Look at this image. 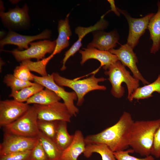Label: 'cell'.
Here are the masks:
<instances>
[{
  "label": "cell",
  "instance_id": "obj_27",
  "mask_svg": "<svg viewBox=\"0 0 160 160\" xmlns=\"http://www.w3.org/2000/svg\"><path fill=\"white\" fill-rule=\"evenodd\" d=\"M53 57L50 55L41 60L33 62L30 60H26L22 61L20 63L26 66L31 71L35 72L41 75V76H44L48 75L46 71V66Z\"/></svg>",
  "mask_w": 160,
  "mask_h": 160
},
{
  "label": "cell",
  "instance_id": "obj_30",
  "mask_svg": "<svg viewBox=\"0 0 160 160\" xmlns=\"http://www.w3.org/2000/svg\"><path fill=\"white\" fill-rule=\"evenodd\" d=\"M14 75L16 78L25 81H33V74L25 65L21 63L17 66L13 71Z\"/></svg>",
  "mask_w": 160,
  "mask_h": 160
},
{
  "label": "cell",
  "instance_id": "obj_35",
  "mask_svg": "<svg viewBox=\"0 0 160 160\" xmlns=\"http://www.w3.org/2000/svg\"><path fill=\"white\" fill-rule=\"evenodd\" d=\"M108 1L111 4V9L110 10L108 11L107 12H109L111 11H113L116 15L119 16L120 15V13L119 12V11L117 9V8L116 7L114 4V0H108Z\"/></svg>",
  "mask_w": 160,
  "mask_h": 160
},
{
  "label": "cell",
  "instance_id": "obj_18",
  "mask_svg": "<svg viewBox=\"0 0 160 160\" xmlns=\"http://www.w3.org/2000/svg\"><path fill=\"white\" fill-rule=\"evenodd\" d=\"M86 145L82 132L79 130H76L71 143L62 151L60 160H77L80 155L83 153Z\"/></svg>",
  "mask_w": 160,
  "mask_h": 160
},
{
  "label": "cell",
  "instance_id": "obj_17",
  "mask_svg": "<svg viewBox=\"0 0 160 160\" xmlns=\"http://www.w3.org/2000/svg\"><path fill=\"white\" fill-rule=\"evenodd\" d=\"M81 55L80 63L83 65L89 59H95L100 63L99 69L102 67L105 71L107 70L112 65L119 61L118 57L109 51L101 50L96 48H83L79 51Z\"/></svg>",
  "mask_w": 160,
  "mask_h": 160
},
{
  "label": "cell",
  "instance_id": "obj_12",
  "mask_svg": "<svg viewBox=\"0 0 160 160\" xmlns=\"http://www.w3.org/2000/svg\"><path fill=\"white\" fill-rule=\"evenodd\" d=\"M30 106L26 103L14 99L0 101V127H4L15 121L23 115Z\"/></svg>",
  "mask_w": 160,
  "mask_h": 160
},
{
  "label": "cell",
  "instance_id": "obj_31",
  "mask_svg": "<svg viewBox=\"0 0 160 160\" xmlns=\"http://www.w3.org/2000/svg\"><path fill=\"white\" fill-rule=\"evenodd\" d=\"M134 152L132 149L127 150L113 152V154L117 160H155L154 157L151 155L145 156V158H139L129 154Z\"/></svg>",
  "mask_w": 160,
  "mask_h": 160
},
{
  "label": "cell",
  "instance_id": "obj_33",
  "mask_svg": "<svg viewBox=\"0 0 160 160\" xmlns=\"http://www.w3.org/2000/svg\"><path fill=\"white\" fill-rule=\"evenodd\" d=\"M31 150L11 153L0 156V160H29Z\"/></svg>",
  "mask_w": 160,
  "mask_h": 160
},
{
  "label": "cell",
  "instance_id": "obj_21",
  "mask_svg": "<svg viewBox=\"0 0 160 160\" xmlns=\"http://www.w3.org/2000/svg\"><path fill=\"white\" fill-rule=\"evenodd\" d=\"M156 92L160 93V74L153 82L138 88L128 100L132 102L133 99L138 100L147 99L153 97L152 94Z\"/></svg>",
  "mask_w": 160,
  "mask_h": 160
},
{
  "label": "cell",
  "instance_id": "obj_20",
  "mask_svg": "<svg viewBox=\"0 0 160 160\" xmlns=\"http://www.w3.org/2000/svg\"><path fill=\"white\" fill-rule=\"evenodd\" d=\"M157 5L158 10L151 18L148 25L150 34V39L153 42L150 49L151 53L155 54L160 48V1Z\"/></svg>",
  "mask_w": 160,
  "mask_h": 160
},
{
  "label": "cell",
  "instance_id": "obj_22",
  "mask_svg": "<svg viewBox=\"0 0 160 160\" xmlns=\"http://www.w3.org/2000/svg\"><path fill=\"white\" fill-rule=\"evenodd\" d=\"M61 99L54 92L46 88L31 97L25 103L28 105L33 104L45 105L59 101Z\"/></svg>",
  "mask_w": 160,
  "mask_h": 160
},
{
  "label": "cell",
  "instance_id": "obj_1",
  "mask_svg": "<svg viewBox=\"0 0 160 160\" xmlns=\"http://www.w3.org/2000/svg\"><path fill=\"white\" fill-rule=\"evenodd\" d=\"M134 122L131 115L124 111L114 124L97 134L84 138L86 144L103 143L113 152L124 151L129 146L131 132Z\"/></svg>",
  "mask_w": 160,
  "mask_h": 160
},
{
  "label": "cell",
  "instance_id": "obj_14",
  "mask_svg": "<svg viewBox=\"0 0 160 160\" xmlns=\"http://www.w3.org/2000/svg\"><path fill=\"white\" fill-rule=\"evenodd\" d=\"M51 36V32L49 30H45L41 33L35 36L22 35L12 30H9L7 34L0 41V47L2 49L7 44H13L18 47L17 49L23 50L28 49V44L32 41L39 39L49 38Z\"/></svg>",
  "mask_w": 160,
  "mask_h": 160
},
{
  "label": "cell",
  "instance_id": "obj_23",
  "mask_svg": "<svg viewBox=\"0 0 160 160\" xmlns=\"http://www.w3.org/2000/svg\"><path fill=\"white\" fill-rule=\"evenodd\" d=\"M41 142L49 160H60L62 151L53 140L39 131L37 137Z\"/></svg>",
  "mask_w": 160,
  "mask_h": 160
},
{
  "label": "cell",
  "instance_id": "obj_10",
  "mask_svg": "<svg viewBox=\"0 0 160 160\" xmlns=\"http://www.w3.org/2000/svg\"><path fill=\"white\" fill-rule=\"evenodd\" d=\"M38 120L71 122L72 116L64 103L57 101L47 105L34 104Z\"/></svg>",
  "mask_w": 160,
  "mask_h": 160
},
{
  "label": "cell",
  "instance_id": "obj_28",
  "mask_svg": "<svg viewBox=\"0 0 160 160\" xmlns=\"http://www.w3.org/2000/svg\"><path fill=\"white\" fill-rule=\"evenodd\" d=\"M3 82L11 88V91H19L25 87L32 85L35 83L22 80L12 74H8L5 75L4 78Z\"/></svg>",
  "mask_w": 160,
  "mask_h": 160
},
{
  "label": "cell",
  "instance_id": "obj_11",
  "mask_svg": "<svg viewBox=\"0 0 160 160\" xmlns=\"http://www.w3.org/2000/svg\"><path fill=\"white\" fill-rule=\"evenodd\" d=\"M126 19L129 25V33L126 43L133 49L138 44L140 37L148 29L149 21L154 14L151 13L140 18L132 17L126 11L117 8Z\"/></svg>",
  "mask_w": 160,
  "mask_h": 160
},
{
  "label": "cell",
  "instance_id": "obj_19",
  "mask_svg": "<svg viewBox=\"0 0 160 160\" xmlns=\"http://www.w3.org/2000/svg\"><path fill=\"white\" fill-rule=\"evenodd\" d=\"M69 14H68L64 20H60L58 21V35L56 40V45L55 50L51 55L53 57L55 55L60 53L69 46V39L72 35L69 24Z\"/></svg>",
  "mask_w": 160,
  "mask_h": 160
},
{
  "label": "cell",
  "instance_id": "obj_16",
  "mask_svg": "<svg viewBox=\"0 0 160 160\" xmlns=\"http://www.w3.org/2000/svg\"><path fill=\"white\" fill-rule=\"evenodd\" d=\"M92 34L93 39L87 45L88 48L109 51L116 46L119 40V35L116 30L108 32L96 31L93 32Z\"/></svg>",
  "mask_w": 160,
  "mask_h": 160
},
{
  "label": "cell",
  "instance_id": "obj_8",
  "mask_svg": "<svg viewBox=\"0 0 160 160\" xmlns=\"http://www.w3.org/2000/svg\"><path fill=\"white\" fill-rule=\"evenodd\" d=\"M28 7L25 4L22 8L18 6L7 12L0 10V17L3 25L9 30H20L29 27L30 19Z\"/></svg>",
  "mask_w": 160,
  "mask_h": 160
},
{
  "label": "cell",
  "instance_id": "obj_2",
  "mask_svg": "<svg viewBox=\"0 0 160 160\" xmlns=\"http://www.w3.org/2000/svg\"><path fill=\"white\" fill-rule=\"evenodd\" d=\"M160 125V118L134 121L129 141L134 152L142 156L151 155L155 133Z\"/></svg>",
  "mask_w": 160,
  "mask_h": 160
},
{
  "label": "cell",
  "instance_id": "obj_7",
  "mask_svg": "<svg viewBox=\"0 0 160 160\" xmlns=\"http://www.w3.org/2000/svg\"><path fill=\"white\" fill-rule=\"evenodd\" d=\"M38 141L37 137H25L5 132L0 144V156L31 150Z\"/></svg>",
  "mask_w": 160,
  "mask_h": 160
},
{
  "label": "cell",
  "instance_id": "obj_15",
  "mask_svg": "<svg viewBox=\"0 0 160 160\" xmlns=\"http://www.w3.org/2000/svg\"><path fill=\"white\" fill-rule=\"evenodd\" d=\"M108 22L104 19L103 17H101L100 20L93 26L87 27L81 26L77 27L75 29V33L78 36V39L65 53L62 60L63 65L61 70L63 71L66 69L65 64L67 60L70 57L73 56L79 50L82 46L81 41L84 36L91 32L103 30L108 27Z\"/></svg>",
  "mask_w": 160,
  "mask_h": 160
},
{
  "label": "cell",
  "instance_id": "obj_9",
  "mask_svg": "<svg viewBox=\"0 0 160 160\" xmlns=\"http://www.w3.org/2000/svg\"><path fill=\"white\" fill-rule=\"evenodd\" d=\"M34 82L40 84L44 87L54 92L62 99L68 109L72 116H76L79 112V109L74 105V101L77 99L74 92H68L55 82L52 74L44 76H40L33 74Z\"/></svg>",
  "mask_w": 160,
  "mask_h": 160
},
{
  "label": "cell",
  "instance_id": "obj_13",
  "mask_svg": "<svg viewBox=\"0 0 160 160\" xmlns=\"http://www.w3.org/2000/svg\"><path fill=\"white\" fill-rule=\"evenodd\" d=\"M133 49L126 44L118 49L113 48L109 51L116 55L122 64L129 69L135 78L141 81L145 85L148 84L150 82L144 78L138 68L137 63H138V60Z\"/></svg>",
  "mask_w": 160,
  "mask_h": 160
},
{
  "label": "cell",
  "instance_id": "obj_32",
  "mask_svg": "<svg viewBox=\"0 0 160 160\" xmlns=\"http://www.w3.org/2000/svg\"><path fill=\"white\" fill-rule=\"evenodd\" d=\"M29 160H49L39 140L31 150Z\"/></svg>",
  "mask_w": 160,
  "mask_h": 160
},
{
  "label": "cell",
  "instance_id": "obj_4",
  "mask_svg": "<svg viewBox=\"0 0 160 160\" xmlns=\"http://www.w3.org/2000/svg\"><path fill=\"white\" fill-rule=\"evenodd\" d=\"M54 80L59 86L68 87L76 93L77 97V105L80 106L84 101V97L89 92L96 90H105L106 87L100 85L98 83L103 81L106 79L102 77L97 78L94 74L90 77L82 80L71 79L60 76L57 73H53Z\"/></svg>",
  "mask_w": 160,
  "mask_h": 160
},
{
  "label": "cell",
  "instance_id": "obj_3",
  "mask_svg": "<svg viewBox=\"0 0 160 160\" xmlns=\"http://www.w3.org/2000/svg\"><path fill=\"white\" fill-rule=\"evenodd\" d=\"M104 73L108 76V80L112 86L111 92L116 98H120L124 95V88L121 85L123 83L127 86L128 99L139 87V81L131 75L120 61L111 65Z\"/></svg>",
  "mask_w": 160,
  "mask_h": 160
},
{
  "label": "cell",
  "instance_id": "obj_5",
  "mask_svg": "<svg viewBox=\"0 0 160 160\" xmlns=\"http://www.w3.org/2000/svg\"><path fill=\"white\" fill-rule=\"evenodd\" d=\"M38 119L33 106L15 121L4 127L5 132L28 137H37L39 132Z\"/></svg>",
  "mask_w": 160,
  "mask_h": 160
},
{
  "label": "cell",
  "instance_id": "obj_24",
  "mask_svg": "<svg viewBox=\"0 0 160 160\" xmlns=\"http://www.w3.org/2000/svg\"><path fill=\"white\" fill-rule=\"evenodd\" d=\"M93 153H97L101 156L102 160H117L113 152L106 145L103 143L86 144L83 154L87 158H89Z\"/></svg>",
  "mask_w": 160,
  "mask_h": 160
},
{
  "label": "cell",
  "instance_id": "obj_26",
  "mask_svg": "<svg viewBox=\"0 0 160 160\" xmlns=\"http://www.w3.org/2000/svg\"><path fill=\"white\" fill-rule=\"evenodd\" d=\"M44 87L35 83L31 86L25 87L18 91H11L9 97L18 102L23 103L31 97L44 89Z\"/></svg>",
  "mask_w": 160,
  "mask_h": 160
},
{
  "label": "cell",
  "instance_id": "obj_6",
  "mask_svg": "<svg viewBox=\"0 0 160 160\" xmlns=\"http://www.w3.org/2000/svg\"><path fill=\"white\" fill-rule=\"evenodd\" d=\"M30 47L28 49L23 50L15 49L7 51L1 49L11 53L16 60L18 62L31 59H36L37 61L42 59L46 54L53 53L56 45V40L50 41L44 40L37 42H32L29 44Z\"/></svg>",
  "mask_w": 160,
  "mask_h": 160
},
{
  "label": "cell",
  "instance_id": "obj_29",
  "mask_svg": "<svg viewBox=\"0 0 160 160\" xmlns=\"http://www.w3.org/2000/svg\"><path fill=\"white\" fill-rule=\"evenodd\" d=\"M59 121H49L38 119L39 129L43 134L54 140Z\"/></svg>",
  "mask_w": 160,
  "mask_h": 160
},
{
  "label": "cell",
  "instance_id": "obj_25",
  "mask_svg": "<svg viewBox=\"0 0 160 160\" xmlns=\"http://www.w3.org/2000/svg\"><path fill=\"white\" fill-rule=\"evenodd\" d=\"M67 122L59 121L56 133L54 139L59 148L63 151L71 143L73 135H70L67 130Z\"/></svg>",
  "mask_w": 160,
  "mask_h": 160
},
{
  "label": "cell",
  "instance_id": "obj_34",
  "mask_svg": "<svg viewBox=\"0 0 160 160\" xmlns=\"http://www.w3.org/2000/svg\"><path fill=\"white\" fill-rule=\"evenodd\" d=\"M151 155L157 158L160 157V125L154 135Z\"/></svg>",
  "mask_w": 160,
  "mask_h": 160
}]
</instances>
